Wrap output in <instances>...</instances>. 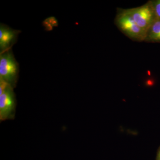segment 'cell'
<instances>
[{
	"instance_id": "obj_1",
	"label": "cell",
	"mask_w": 160,
	"mask_h": 160,
	"mask_svg": "<svg viewBox=\"0 0 160 160\" xmlns=\"http://www.w3.org/2000/svg\"><path fill=\"white\" fill-rule=\"evenodd\" d=\"M115 23L120 31L131 40L145 42L146 32L135 22L128 9L118 8Z\"/></svg>"
},
{
	"instance_id": "obj_7",
	"label": "cell",
	"mask_w": 160,
	"mask_h": 160,
	"mask_svg": "<svg viewBox=\"0 0 160 160\" xmlns=\"http://www.w3.org/2000/svg\"><path fill=\"white\" fill-rule=\"evenodd\" d=\"M156 19L160 20V0H151Z\"/></svg>"
},
{
	"instance_id": "obj_5",
	"label": "cell",
	"mask_w": 160,
	"mask_h": 160,
	"mask_svg": "<svg viewBox=\"0 0 160 160\" xmlns=\"http://www.w3.org/2000/svg\"><path fill=\"white\" fill-rule=\"evenodd\" d=\"M19 30L10 28L5 24L0 25V54L12 49V46L17 42Z\"/></svg>"
},
{
	"instance_id": "obj_2",
	"label": "cell",
	"mask_w": 160,
	"mask_h": 160,
	"mask_svg": "<svg viewBox=\"0 0 160 160\" xmlns=\"http://www.w3.org/2000/svg\"><path fill=\"white\" fill-rule=\"evenodd\" d=\"M19 67L12 50L0 54V79L15 88L18 78Z\"/></svg>"
},
{
	"instance_id": "obj_6",
	"label": "cell",
	"mask_w": 160,
	"mask_h": 160,
	"mask_svg": "<svg viewBox=\"0 0 160 160\" xmlns=\"http://www.w3.org/2000/svg\"><path fill=\"white\" fill-rule=\"evenodd\" d=\"M145 42L160 43V20L156 19L146 33Z\"/></svg>"
},
{
	"instance_id": "obj_9",
	"label": "cell",
	"mask_w": 160,
	"mask_h": 160,
	"mask_svg": "<svg viewBox=\"0 0 160 160\" xmlns=\"http://www.w3.org/2000/svg\"><path fill=\"white\" fill-rule=\"evenodd\" d=\"M156 160H160V146L158 149L156 159Z\"/></svg>"
},
{
	"instance_id": "obj_8",
	"label": "cell",
	"mask_w": 160,
	"mask_h": 160,
	"mask_svg": "<svg viewBox=\"0 0 160 160\" xmlns=\"http://www.w3.org/2000/svg\"><path fill=\"white\" fill-rule=\"evenodd\" d=\"M9 85V84L6 82L0 79V95L2 94L4 92Z\"/></svg>"
},
{
	"instance_id": "obj_3",
	"label": "cell",
	"mask_w": 160,
	"mask_h": 160,
	"mask_svg": "<svg viewBox=\"0 0 160 160\" xmlns=\"http://www.w3.org/2000/svg\"><path fill=\"white\" fill-rule=\"evenodd\" d=\"M128 10L135 22L147 33L148 29L156 19L151 0L142 6L128 9Z\"/></svg>"
},
{
	"instance_id": "obj_4",
	"label": "cell",
	"mask_w": 160,
	"mask_h": 160,
	"mask_svg": "<svg viewBox=\"0 0 160 160\" xmlns=\"http://www.w3.org/2000/svg\"><path fill=\"white\" fill-rule=\"evenodd\" d=\"M14 88L9 85L0 95V121L14 119L16 111L17 100Z\"/></svg>"
}]
</instances>
